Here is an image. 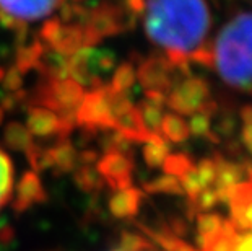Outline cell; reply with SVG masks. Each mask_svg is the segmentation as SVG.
<instances>
[{
	"label": "cell",
	"mask_w": 252,
	"mask_h": 251,
	"mask_svg": "<svg viewBox=\"0 0 252 251\" xmlns=\"http://www.w3.org/2000/svg\"><path fill=\"white\" fill-rule=\"evenodd\" d=\"M231 251H252V233L234 243Z\"/></svg>",
	"instance_id": "obj_22"
},
{
	"label": "cell",
	"mask_w": 252,
	"mask_h": 251,
	"mask_svg": "<svg viewBox=\"0 0 252 251\" xmlns=\"http://www.w3.org/2000/svg\"><path fill=\"white\" fill-rule=\"evenodd\" d=\"M73 181L78 186V189L93 196L98 194L104 186V179L101 178L98 170L88 167V165H80L78 168L73 170Z\"/></svg>",
	"instance_id": "obj_10"
},
{
	"label": "cell",
	"mask_w": 252,
	"mask_h": 251,
	"mask_svg": "<svg viewBox=\"0 0 252 251\" xmlns=\"http://www.w3.org/2000/svg\"><path fill=\"white\" fill-rule=\"evenodd\" d=\"M114 251H122V250H114Z\"/></svg>",
	"instance_id": "obj_26"
},
{
	"label": "cell",
	"mask_w": 252,
	"mask_h": 251,
	"mask_svg": "<svg viewBox=\"0 0 252 251\" xmlns=\"http://www.w3.org/2000/svg\"><path fill=\"white\" fill-rule=\"evenodd\" d=\"M198 230H200V238H205V243L213 242L221 232L220 218L215 215H202L198 218Z\"/></svg>",
	"instance_id": "obj_16"
},
{
	"label": "cell",
	"mask_w": 252,
	"mask_h": 251,
	"mask_svg": "<svg viewBox=\"0 0 252 251\" xmlns=\"http://www.w3.org/2000/svg\"><path fill=\"white\" fill-rule=\"evenodd\" d=\"M99 155L96 150H91V148H87V150H82L80 153H77V163L80 165H88L91 167L93 163L98 162Z\"/></svg>",
	"instance_id": "obj_20"
},
{
	"label": "cell",
	"mask_w": 252,
	"mask_h": 251,
	"mask_svg": "<svg viewBox=\"0 0 252 251\" xmlns=\"http://www.w3.org/2000/svg\"><path fill=\"white\" fill-rule=\"evenodd\" d=\"M17 242V235L12 225L5 220H0V251H10Z\"/></svg>",
	"instance_id": "obj_19"
},
{
	"label": "cell",
	"mask_w": 252,
	"mask_h": 251,
	"mask_svg": "<svg viewBox=\"0 0 252 251\" xmlns=\"http://www.w3.org/2000/svg\"><path fill=\"white\" fill-rule=\"evenodd\" d=\"M145 33L173 62L203 61L212 39L208 0H143Z\"/></svg>",
	"instance_id": "obj_1"
},
{
	"label": "cell",
	"mask_w": 252,
	"mask_h": 251,
	"mask_svg": "<svg viewBox=\"0 0 252 251\" xmlns=\"http://www.w3.org/2000/svg\"><path fill=\"white\" fill-rule=\"evenodd\" d=\"M244 116L248 117V121H252V109H248V111H246Z\"/></svg>",
	"instance_id": "obj_24"
},
{
	"label": "cell",
	"mask_w": 252,
	"mask_h": 251,
	"mask_svg": "<svg viewBox=\"0 0 252 251\" xmlns=\"http://www.w3.org/2000/svg\"><path fill=\"white\" fill-rule=\"evenodd\" d=\"M217 199V196L213 194V193H205V194H202L200 197V206L202 207H210L213 202H215Z\"/></svg>",
	"instance_id": "obj_23"
},
{
	"label": "cell",
	"mask_w": 252,
	"mask_h": 251,
	"mask_svg": "<svg viewBox=\"0 0 252 251\" xmlns=\"http://www.w3.org/2000/svg\"><path fill=\"white\" fill-rule=\"evenodd\" d=\"M163 167L169 175H184L187 170H190V163L184 155H171L166 157Z\"/></svg>",
	"instance_id": "obj_18"
},
{
	"label": "cell",
	"mask_w": 252,
	"mask_h": 251,
	"mask_svg": "<svg viewBox=\"0 0 252 251\" xmlns=\"http://www.w3.org/2000/svg\"><path fill=\"white\" fill-rule=\"evenodd\" d=\"M28 132L37 137L59 136L61 139H67V132L63 131L61 119L47 109H31L28 116Z\"/></svg>",
	"instance_id": "obj_6"
},
{
	"label": "cell",
	"mask_w": 252,
	"mask_h": 251,
	"mask_svg": "<svg viewBox=\"0 0 252 251\" xmlns=\"http://www.w3.org/2000/svg\"><path fill=\"white\" fill-rule=\"evenodd\" d=\"M13 188V163L7 153L0 148V209L12 199Z\"/></svg>",
	"instance_id": "obj_12"
},
{
	"label": "cell",
	"mask_w": 252,
	"mask_h": 251,
	"mask_svg": "<svg viewBox=\"0 0 252 251\" xmlns=\"http://www.w3.org/2000/svg\"><path fill=\"white\" fill-rule=\"evenodd\" d=\"M54 175L72 173L77 167V150L68 139H61L56 145L49 147Z\"/></svg>",
	"instance_id": "obj_9"
},
{
	"label": "cell",
	"mask_w": 252,
	"mask_h": 251,
	"mask_svg": "<svg viewBox=\"0 0 252 251\" xmlns=\"http://www.w3.org/2000/svg\"><path fill=\"white\" fill-rule=\"evenodd\" d=\"M65 0H0V20L12 28H26L49 18Z\"/></svg>",
	"instance_id": "obj_3"
},
{
	"label": "cell",
	"mask_w": 252,
	"mask_h": 251,
	"mask_svg": "<svg viewBox=\"0 0 252 251\" xmlns=\"http://www.w3.org/2000/svg\"><path fill=\"white\" fill-rule=\"evenodd\" d=\"M2 119H3V114H2V109H0V122H2Z\"/></svg>",
	"instance_id": "obj_25"
},
{
	"label": "cell",
	"mask_w": 252,
	"mask_h": 251,
	"mask_svg": "<svg viewBox=\"0 0 252 251\" xmlns=\"http://www.w3.org/2000/svg\"><path fill=\"white\" fill-rule=\"evenodd\" d=\"M203 97H205V92H203L202 83L187 82L173 93L169 103L181 113H190L203 103Z\"/></svg>",
	"instance_id": "obj_7"
},
{
	"label": "cell",
	"mask_w": 252,
	"mask_h": 251,
	"mask_svg": "<svg viewBox=\"0 0 252 251\" xmlns=\"http://www.w3.org/2000/svg\"><path fill=\"white\" fill-rule=\"evenodd\" d=\"M121 250L122 251H155L152 245H150L142 235L133 233V232H122Z\"/></svg>",
	"instance_id": "obj_17"
},
{
	"label": "cell",
	"mask_w": 252,
	"mask_h": 251,
	"mask_svg": "<svg viewBox=\"0 0 252 251\" xmlns=\"http://www.w3.org/2000/svg\"><path fill=\"white\" fill-rule=\"evenodd\" d=\"M98 173L104 183H108L112 189H126L132 186V168L133 163L130 157L117 152H106L98 158Z\"/></svg>",
	"instance_id": "obj_4"
},
{
	"label": "cell",
	"mask_w": 252,
	"mask_h": 251,
	"mask_svg": "<svg viewBox=\"0 0 252 251\" xmlns=\"http://www.w3.org/2000/svg\"><path fill=\"white\" fill-rule=\"evenodd\" d=\"M3 141L7 143L8 148L18 150V152H26L34 143L28 129L18 124V122H10V124L5 127Z\"/></svg>",
	"instance_id": "obj_11"
},
{
	"label": "cell",
	"mask_w": 252,
	"mask_h": 251,
	"mask_svg": "<svg viewBox=\"0 0 252 251\" xmlns=\"http://www.w3.org/2000/svg\"><path fill=\"white\" fill-rule=\"evenodd\" d=\"M140 199H142V193L138 189H133V188L119 189L116 194H112L109 199L108 206H109L111 215L116 218L133 217L138 212Z\"/></svg>",
	"instance_id": "obj_8"
},
{
	"label": "cell",
	"mask_w": 252,
	"mask_h": 251,
	"mask_svg": "<svg viewBox=\"0 0 252 251\" xmlns=\"http://www.w3.org/2000/svg\"><path fill=\"white\" fill-rule=\"evenodd\" d=\"M47 201V194L42 188L39 175L34 173L33 170L25 172L17 186V196L13 199V211L15 212H25L31 206L42 204Z\"/></svg>",
	"instance_id": "obj_5"
},
{
	"label": "cell",
	"mask_w": 252,
	"mask_h": 251,
	"mask_svg": "<svg viewBox=\"0 0 252 251\" xmlns=\"http://www.w3.org/2000/svg\"><path fill=\"white\" fill-rule=\"evenodd\" d=\"M161 129L164 132V136L169 139V141L174 142H181L189 136V129L184 124V121L178 116L168 114L161 119Z\"/></svg>",
	"instance_id": "obj_14"
},
{
	"label": "cell",
	"mask_w": 252,
	"mask_h": 251,
	"mask_svg": "<svg viewBox=\"0 0 252 251\" xmlns=\"http://www.w3.org/2000/svg\"><path fill=\"white\" fill-rule=\"evenodd\" d=\"M207 127H208V121L203 114H197L192 117V121H190L192 132H195V134H203V132L207 131Z\"/></svg>",
	"instance_id": "obj_21"
},
{
	"label": "cell",
	"mask_w": 252,
	"mask_h": 251,
	"mask_svg": "<svg viewBox=\"0 0 252 251\" xmlns=\"http://www.w3.org/2000/svg\"><path fill=\"white\" fill-rule=\"evenodd\" d=\"M168 143H166L158 134L153 139H150L148 142H145L143 147V157L145 162L148 163V167H159L164 163L166 157H168Z\"/></svg>",
	"instance_id": "obj_13"
},
{
	"label": "cell",
	"mask_w": 252,
	"mask_h": 251,
	"mask_svg": "<svg viewBox=\"0 0 252 251\" xmlns=\"http://www.w3.org/2000/svg\"><path fill=\"white\" fill-rule=\"evenodd\" d=\"M205 61L229 87L252 92V12L236 13L218 30Z\"/></svg>",
	"instance_id": "obj_2"
},
{
	"label": "cell",
	"mask_w": 252,
	"mask_h": 251,
	"mask_svg": "<svg viewBox=\"0 0 252 251\" xmlns=\"http://www.w3.org/2000/svg\"><path fill=\"white\" fill-rule=\"evenodd\" d=\"M145 189L148 193H181V186H179V181L178 178L171 175H164V176H159L152 183H148L145 186Z\"/></svg>",
	"instance_id": "obj_15"
}]
</instances>
